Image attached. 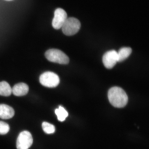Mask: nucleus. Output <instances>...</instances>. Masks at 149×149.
Here are the masks:
<instances>
[{
	"label": "nucleus",
	"mask_w": 149,
	"mask_h": 149,
	"mask_svg": "<svg viewBox=\"0 0 149 149\" xmlns=\"http://www.w3.org/2000/svg\"><path fill=\"white\" fill-rule=\"evenodd\" d=\"M110 103L115 107H124L128 102L127 95L122 88L113 87L109 89L108 93Z\"/></svg>",
	"instance_id": "f257e3e1"
},
{
	"label": "nucleus",
	"mask_w": 149,
	"mask_h": 149,
	"mask_svg": "<svg viewBox=\"0 0 149 149\" xmlns=\"http://www.w3.org/2000/svg\"><path fill=\"white\" fill-rule=\"evenodd\" d=\"M46 58L51 62L61 64H67L69 62V58L64 52L58 49H52L46 52Z\"/></svg>",
	"instance_id": "f03ea898"
},
{
	"label": "nucleus",
	"mask_w": 149,
	"mask_h": 149,
	"mask_svg": "<svg viewBox=\"0 0 149 149\" xmlns=\"http://www.w3.org/2000/svg\"><path fill=\"white\" fill-rule=\"evenodd\" d=\"M81 27V24L79 20L74 17L67 18L63 26V32L67 36L74 35L78 32Z\"/></svg>",
	"instance_id": "7ed1b4c3"
},
{
	"label": "nucleus",
	"mask_w": 149,
	"mask_h": 149,
	"mask_svg": "<svg viewBox=\"0 0 149 149\" xmlns=\"http://www.w3.org/2000/svg\"><path fill=\"white\" fill-rule=\"evenodd\" d=\"M40 81L43 86L53 88L58 85L60 79L56 74L53 72H47L40 76Z\"/></svg>",
	"instance_id": "20e7f679"
},
{
	"label": "nucleus",
	"mask_w": 149,
	"mask_h": 149,
	"mask_svg": "<svg viewBox=\"0 0 149 149\" xmlns=\"http://www.w3.org/2000/svg\"><path fill=\"white\" fill-rule=\"evenodd\" d=\"M33 143V137L31 133L24 131L18 136L17 141V149H28L30 148Z\"/></svg>",
	"instance_id": "39448f33"
},
{
	"label": "nucleus",
	"mask_w": 149,
	"mask_h": 149,
	"mask_svg": "<svg viewBox=\"0 0 149 149\" xmlns=\"http://www.w3.org/2000/svg\"><path fill=\"white\" fill-rule=\"evenodd\" d=\"M67 18V13L64 9L61 8L56 9L54 12V16L52 20V26L56 29H61Z\"/></svg>",
	"instance_id": "423d86ee"
},
{
	"label": "nucleus",
	"mask_w": 149,
	"mask_h": 149,
	"mask_svg": "<svg viewBox=\"0 0 149 149\" xmlns=\"http://www.w3.org/2000/svg\"><path fill=\"white\" fill-rule=\"evenodd\" d=\"M102 62L105 68H113L118 62L117 52L113 50L106 52L102 57Z\"/></svg>",
	"instance_id": "0eeeda50"
},
{
	"label": "nucleus",
	"mask_w": 149,
	"mask_h": 149,
	"mask_svg": "<svg viewBox=\"0 0 149 149\" xmlns=\"http://www.w3.org/2000/svg\"><path fill=\"white\" fill-rule=\"evenodd\" d=\"M29 91V87L26 84L19 83L15 85L12 88V93L14 95L21 96L25 95Z\"/></svg>",
	"instance_id": "6e6552de"
},
{
	"label": "nucleus",
	"mask_w": 149,
	"mask_h": 149,
	"mask_svg": "<svg viewBox=\"0 0 149 149\" xmlns=\"http://www.w3.org/2000/svg\"><path fill=\"white\" fill-rule=\"evenodd\" d=\"M15 111L10 106L4 104H0V118L8 119L14 116Z\"/></svg>",
	"instance_id": "1a4fd4ad"
},
{
	"label": "nucleus",
	"mask_w": 149,
	"mask_h": 149,
	"mask_svg": "<svg viewBox=\"0 0 149 149\" xmlns=\"http://www.w3.org/2000/svg\"><path fill=\"white\" fill-rule=\"evenodd\" d=\"M132 49L130 47H124L120 48L117 52L118 62L125 60L131 54Z\"/></svg>",
	"instance_id": "9d476101"
},
{
	"label": "nucleus",
	"mask_w": 149,
	"mask_h": 149,
	"mask_svg": "<svg viewBox=\"0 0 149 149\" xmlns=\"http://www.w3.org/2000/svg\"><path fill=\"white\" fill-rule=\"evenodd\" d=\"M12 93V88L8 83L6 81L0 82V95L9 96Z\"/></svg>",
	"instance_id": "9b49d317"
},
{
	"label": "nucleus",
	"mask_w": 149,
	"mask_h": 149,
	"mask_svg": "<svg viewBox=\"0 0 149 149\" xmlns=\"http://www.w3.org/2000/svg\"><path fill=\"white\" fill-rule=\"evenodd\" d=\"M56 114L57 115L58 119L59 121L63 122L68 116V112L64 109V108L59 106L58 109H56L55 110Z\"/></svg>",
	"instance_id": "f8f14e48"
},
{
	"label": "nucleus",
	"mask_w": 149,
	"mask_h": 149,
	"mask_svg": "<svg viewBox=\"0 0 149 149\" xmlns=\"http://www.w3.org/2000/svg\"><path fill=\"white\" fill-rule=\"evenodd\" d=\"M42 126L43 130L47 134H53L55 131V126L49 123L44 122L42 123Z\"/></svg>",
	"instance_id": "ddd939ff"
},
{
	"label": "nucleus",
	"mask_w": 149,
	"mask_h": 149,
	"mask_svg": "<svg viewBox=\"0 0 149 149\" xmlns=\"http://www.w3.org/2000/svg\"><path fill=\"white\" fill-rule=\"evenodd\" d=\"M10 130L8 124L3 121H0V134L5 135L8 133Z\"/></svg>",
	"instance_id": "4468645a"
},
{
	"label": "nucleus",
	"mask_w": 149,
	"mask_h": 149,
	"mask_svg": "<svg viewBox=\"0 0 149 149\" xmlns=\"http://www.w3.org/2000/svg\"><path fill=\"white\" fill-rule=\"evenodd\" d=\"M5 1H13V0H5Z\"/></svg>",
	"instance_id": "2eb2a0df"
}]
</instances>
